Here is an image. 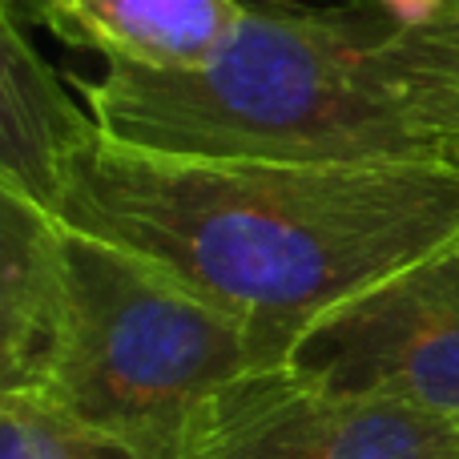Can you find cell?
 <instances>
[{"label": "cell", "mask_w": 459, "mask_h": 459, "mask_svg": "<svg viewBox=\"0 0 459 459\" xmlns=\"http://www.w3.org/2000/svg\"><path fill=\"white\" fill-rule=\"evenodd\" d=\"M53 214L242 323L274 367L334 307L455 242L459 169L178 158L93 137Z\"/></svg>", "instance_id": "1"}, {"label": "cell", "mask_w": 459, "mask_h": 459, "mask_svg": "<svg viewBox=\"0 0 459 459\" xmlns=\"http://www.w3.org/2000/svg\"><path fill=\"white\" fill-rule=\"evenodd\" d=\"M383 4L250 8L238 32L198 69L105 61L101 81H77L101 137L178 158L444 161V145L415 121L383 40Z\"/></svg>", "instance_id": "2"}, {"label": "cell", "mask_w": 459, "mask_h": 459, "mask_svg": "<svg viewBox=\"0 0 459 459\" xmlns=\"http://www.w3.org/2000/svg\"><path fill=\"white\" fill-rule=\"evenodd\" d=\"M254 367L242 323L137 254L65 226V318L32 395L137 455L174 459L194 411Z\"/></svg>", "instance_id": "3"}, {"label": "cell", "mask_w": 459, "mask_h": 459, "mask_svg": "<svg viewBox=\"0 0 459 459\" xmlns=\"http://www.w3.org/2000/svg\"><path fill=\"white\" fill-rule=\"evenodd\" d=\"M174 459H459V428L274 363L218 387Z\"/></svg>", "instance_id": "4"}, {"label": "cell", "mask_w": 459, "mask_h": 459, "mask_svg": "<svg viewBox=\"0 0 459 459\" xmlns=\"http://www.w3.org/2000/svg\"><path fill=\"white\" fill-rule=\"evenodd\" d=\"M286 363L459 428V238L323 315Z\"/></svg>", "instance_id": "5"}, {"label": "cell", "mask_w": 459, "mask_h": 459, "mask_svg": "<svg viewBox=\"0 0 459 459\" xmlns=\"http://www.w3.org/2000/svg\"><path fill=\"white\" fill-rule=\"evenodd\" d=\"M93 137H101L93 113L65 93L24 24L0 16V190L53 214L65 166Z\"/></svg>", "instance_id": "6"}, {"label": "cell", "mask_w": 459, "mask_h": 459, "mask_svg": "<svg viewBox=\"0 0 459 459\" xmlns=\"http://www.w3.org/2000/svg\"><path fill=\"white\" fill-rule=\"evenodd\" d=\"M65 318V226L0 190V391H40Z\"/></svg>", "instance_id": "7"}, {"label": "cell", "mask_w": 459, "mask_h": 459, "mask_svg": "<svg viewBox=\"0 0 459 459\" xmlns=\"http://www.w3.org/2000/svg\"><path fill=\"white\" fill-rule=\"evenodd\" d=\"M85 48L142 69H198L238 32V0H73Z\"/></svg>", "instance_id": "8"}, {"label": "cell", "mask_w": 459, "mask_h": 459, "mask_svg": "<svg viewBox=\"0 0 459 459\" xmlns=\"http://www.w3.org/2000/svg\"><path fill=\"white\" fill-rule=\"evenodd\" d=\"M383 56L415 121L444 153L459 145V0H444L423 24H395L383 40Z\"/></svg>", "instance_id": "9"}, {"label": "cell", "mask_w": 459, "mask_h": 459, "mask_svg": "<svg viewBox=\"0 0 459 459\" xmlns=\"http://www.w3.org/2000/svg\"><path fill=\"white\" fill-rule=\"evenodd\" d=\"M0 459H145L32 391H0Z\"/></svg>", "instance_id": "10"}, {"label": "cell", "mask_w": 459, "mask_h": 459, "mask_svg": "<svg viewBox=\"0 0 459 459\" xmlns=\"http://www.w3.org/2000/svg\"><path fill=\"white\" fill-rule=\"evenodd\" d=\"M0 16H13V21L24 24V29L37 24V29H48L53 37L85 48V32H81L73 0H0Z\"/></svg>", "instance_id": "11"}, {"label": "cell", "mask_w": 459, "mask_h": 459, "mask_svg": "<svg viewBox=\"0 0 459 459\" xmlns=\"http://www.w3.org/2000/svg\"><path fill=\"white\" fill-rule=\"evenodd\" d=\"M395 24H423L444 8V0H379Z\"/></svg>", "instance_id": "12"}, {"label": "cell", "mask_w": 459, "mask_h": 459, "mask_svg": "<svg viewBox=\"0 0 459 459\" xmlns=\"http://www.w3.org/2000/svg\"><path fill=\"white\" fill-rule=\"evenodd\" d=\"M444 161H447V166H452V169H459V145H452V150L444 153Z\"/></svg>", "instance_id": "13"}]
</instances>
